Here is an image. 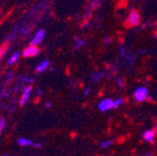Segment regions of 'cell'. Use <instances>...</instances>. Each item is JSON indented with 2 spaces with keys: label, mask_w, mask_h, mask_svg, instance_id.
Masks as SVG:
<instances>
[{
  "label": "cell",
  "mask_w": 157,
  "mask_h": 156,
  "mask_svg": "<svg viewBox=\"0 0 157 156\" xmlns=\"http://www.w3.org/2000/svg\"><path fill=\"white\" fill-rule=\"evenodd\" d=\"M141 21H142V18H141L140 12L137 10H132L125 20L124 25L127 27H135L141 24Z\"/></svg>",
  "instance_id": "6da1fadb"
},
{
  "label": "cell",
  "mask_w": 157,
  "mask_h": 156,
  "mask_svg": "<svg viewBox=\"0 0 157 156\" xmlns=\"http://www.w3.org/2000/svg\"><path fill=\"white\" fill-rule=\"evenodd\" d=\"M133 97L136 100L137 103H143L147 99L148 97V90H147L146 86H140L137 88L136 90L133 93Z\"/></svg>",
  "instance_id": "7a4b0ae2"
},
{
  "label": "cell",
  "mask_w": 157,
  "mask_h": 156,
  "mask_svg": "<svg viewBox=\"0 0 157 156\" xmlns=\"http://www.w3.org/2000/svg\"><path fill=\"white\" fill-rule=\"evenodd\" d=\"M97 108L103 112L109 111V110L113 108V100L111 98H104V99H101V102L98 103Z\"/></svg>",
  "instance_id": "3957f363"
},
{
  "label": "cell",
  "mask_w": 157,
  "mask_h": 156,
  "mask_svg": "<svg viewBox=\"0 0 157 156\" xmlns=\"http://www.w3.org/2000/svg\"><path fill=\"white\" fill-rule=\"evenodd\" d=\"M39 54V48L37 46H32L29 45V47L22 51V56L24 58H31V57H36Z\"/></svg>",
  "instance_id": "277c9868"
},
{
  "label": "cell",
  "mask_w": 157,
  "mask_h": 156,
  "mask_svg": "<svg viewBox=\"0 0 157 156\" xmlns=\"http://www.w3.org/2000/svg\"><path fill=\"white\" fill-rule=\"evenodd\" d=\"M45 35H46V31L45 29H39L37 31V33L34 35V37L31 41V45L32 46H38L45 38Z\"/></svg>",
  "instance_id": "5b68a950"
},
{
  "label": "cell",
  "mask_w": 157,
  "mask_h": 156,
  "mask_svg": "<svg viewBox=\"0 0 157 156\" xmlns=\"http://www.w3.org/2000/svg\"><path fill=\"white\" fill-rule=\"evenodd\" d=\"M32 86L29 85L26 88H23V92H22V95H21V98H20V105L21 106H24L27 102H29V97H31V93H32Z\"/></svg>",
  "instance_id": "8992f818"
},
{
  "label": "cell",
  "mask_w": 157,
  "mask_h": 156,
  "mask_svg": "<svg viewBox=\"0 0 157 156\" xmlns=\"http://www.w3.org/2000/svg\"><path fill=\"white\" fill-rule=\"evenodd\" d=\"M155 135H156V133L154 132V130H146V131L143 132L142 138L147 143H152L155 139Z\"/></svg>",
  "instance_id": "52a82bcc"
},
{
  "label": "cell",
  "mask_w": 157,
  "mask_h": 156,
  "mask_svg": "<svg viewBox=\"0 0 157 156\" xmlns=\"http://www.w3.org/2000/svg\"><path fill=\"white\" fill-rule=\"evenodd\" d=\"M49 64H50V61H49L48 59H45V60H43L42 62H40V64L36 67V72H37V73H43L44 71H46L47 69L49 68Z\"/></svg>",
  "instance_id": "ba28073f"
},
{
  "label": "cell",
  "mask_w": 157,
  "mask_h": 156,
  "mask_svg": "<svg viewBox=\"0 0 157 156\" xmlns=\"http://www.w3.org/2000/svg\"><path fill=\"white\" fill-rule=\"evenodd\" d=\"M17 143L20 146H33L35 142H33L29 139H26V138H20V139L17 140Z\"/></svg>",
  "instance_id": "9c48e42d"
},
{
  "label": "cell",
  "mask_w": 157,
  "mask_h": 156,
  "mask_svg": "<svg viewBox=\"0 0 157 156\" xmlns=\"http://www.w3.org/2000/svg\"><path fill=\"white\" fill-rule=\"evenodd\" d=\"M104 76H105L104 71H96V72H94V73L92 74V82L99 83L104 79Z\"/></svg>",
  "instance_id": "30bf717a"
},
{
  "label": "cell",
  "mask_w": 157,
  "mask_h": 156,
  "mask_svg": "<svg viewBox=\"0 0 157 156\" xmlns=\"http://www.w3.org/2000/svg\"><path fill=\"white\" fill-rule=\"evenodd\" d=\"M19 57H20V53H19V51H15V53H13V54L11 55V57L8 59V66H13V64H14L15 62L17 61Z\"/></svg>",
  "instance_id": "8fae6325"
},
{
  "label": "cell",
  "mask_w": 157,
  "mask_h": 156,
  "mask_svg": "<svg viewBox=\"0 0 157 156\" xmlns=\"http://www.w3.org/2000/svg\"><path fill=\"white\" fill-rule=\"evenodd\" d=\"M86 41L83 38H76L75 44H74V49H81L83 46H85Z\"/></svg>",
  "instance_id": "7c38bea8"
},
{
  "label": "cell",
  "mask_w": 157,
  "mask_h": 156,
  "mask_svg": "<svg viewBox=\"0 0 157 156\" xmlns=\"http://www.w3.org/2000/svg\"><path fill=\"white\" fill-rule=\"evenodd\" d=\"M88 3H90V9L94 11V9H97L98 7H101V1H99V0H92Z\"/></svg>",
  "instance_id": "4fadbf2b"
},
{
  "label": "cell",
  "mask_w": 157,
  "mask_h": 156,
  "mask_svg": "<svg viewBox=\"0 0 157 156\" xmlns=\"http://www.w3.org/2000/svg\"><path fill=\"white\" fill-rule=\"evenodd\" d=\"M123 103H124V98L123 97H120V98H117V99L113 100V108H118V107H120L121 105H122Z\"/></svg>",
  "instance_id": "5bb4252c"
},
{
  "label": "cell",
  "mask_w": 157,
  "mask_h": 156,
  "mask_svg": "<svg viewBox=\"0 0 157 156\" xmlns=\"http://www.w3.org/2000/svg\"><path fill=\"white\" fill-rule=\"evenodd\" d=\"M19 80H20V82H21V83H29V84H31V83L34 82V79L27 78V76H20Z\"/></svg>",
  "instance_id": "9a60e30c"
},
{
  "label": "cell",
  "mask_w": 157,
  "mask_h": 156,
  "mask_svg": "<svg viewBox=\"0 0 157 156\" xmlns=\"http://www.w3.org/2000/svg\"><path fill=\"white\" fill-rule=\"evenodd\" d=\"M111 144H113V141L111 140H105L101 143V147L103 149H108L109 146H111Z\"/></svg>",
  "instance_id": "2e32d148"
},
{
  "label": "cell",
  "mask_w": 157,
  "mask_h": 156,
  "mask_svg": "<svg viewBox=\"0 0 157 156\" xmlns=\"http://www.w3.org/2000/svg\"><path fill=\"white\" fill-rule=\"evenodd\" d=\"M116 83H117V85L119 86V88H124V85H125L124 80H123L122 78H120V76H119V78L116 79Z\"/></svg>",
  "instance_id": "e0dca14e"
},
{
  "label": "cell",
  "mask_w": 157,
  "mask_h": 156,
  "mask_svg": "<svg viewBox=\"0 0 157 156\" xmlns=\"http://www.w3.org/2000/svg\"><path fill=\"white\" fill-rule=\"evenodd\" d=\"M118 71V67L117 66H113V68H110V72H109V74H108V78H111V76H113L116 73H117Z\"/></svg>",
  "instance_id": "ac0fdd59"
},
{
  "label": "cell",
  "mask_w": 157,
  "mask_h": 156,
  "mask_svg": "<svg viewBox=\"0 0 157 156\" xmlns=\"http://www.w3.org/2000/svg\"><path fill=\"white\" fill-rule=\"evenodd\" d=\"M92 13H93V10H91V9H88L87 10V12L84 14V17H83V20H84V22H86L90 18H91V15H92Z\"/></svg>",
  "instance_id": "d6986e66"
},
{
  "label": "cell",
  "mask_w": 157,
  "mask_h": 156,
  "mask_svg": "<svg viewBox=\"0 0 157 156\" xmlns=\"http://www.w3.org/2000/svg\"><path fill=\"white\" fill-rule=\"evenodd\" d=\"M5 128H6V119L2 118V119L0 120V134H1V132L3 131Z\"/></svg>",
  "instance_id": "ffe728a7"
},
{
  "label": "cell",
  "mask_w": 157,
  "mask_h": 156,
  "mask_svg": "<svg viewBox=\"0 0 157 156\" xmlns=\"http://www.w3.org/2000/svg\"><path fill=\"white\" fill-rule=\"evenodd\" d=\"M103 41H104V44H105V45H109V44H111V41H113V39H111L110 36H108V35H107V36L104 37Z\"/></svg>",
  "instance_id": "44dd1931"
},
{
  "label": "cell",
  "mask_w": 157,
  "mask_h": 156,
  "mask_svg": "<svg viewBox=\"0 0 157 156\" xmlns=\"http://www.w3.org/2000/svg\"><path fill=\"white\" fill-rule=\"evenodd\" d=\"M6 53H7V48H6L5 46L0 47V60H1V58H2L3 56H5Z\"/></svg>",
  "instance_id": "7402d4cb"
},
{
  "label": "cell",
  "mask_w": 157,
  "mask_h": 156,
  "mask_svg": "<svg viewBox=\"0 0 157 156\" xmlns=\"http://www.w3.org/2000/svg\"><path fill=\"white\" fill-rule=\"evenodd\" d=\"M91 92H92V88H90V86H87V88H84V91H83V95H84V96H88L90 94H91Z\"/></svg>",
  "instance_id": "603a6c76"
},
{
  "label": "cell",
  "mask_w": 157,
  "mask_h": 156,
  "mask_svg": "<svg viewBox=\"0 0 157 156\" xmlns=\"http://www.w3.org/2000/svg\"><path fill=\"white\" fill-rule=\"evenodd\" d=\"M34 147H36V149H40V147L43 146V144L42 143H39V142H35L34 145H33Z\"/></svg>",
  "instance_id": "cb8c5ba5"
},
{
  "label": "cell",
  "mask_w": 157,
  "mask_h": 156,
  "mask_svg": "<svg viewBox=\"0 0 157 156\" xmlns=\"http://www.w3.org/2000/svg\"><path fill=\"white\" fill-rule=\"evenodd\" d=\"M45 107H47V108H52V103L46 102V103H45Z\"/></svg>",
  "instance_id": "d4e9b609"
},
{
  "label": "cell",
  "mask_w": 157,
  "mask_h": 156,
  "mask_svg": "<svg viewBox=\"0 0 157 156\" xmlns=\"http://www.w3.org/2000/svg\"><path fill=\"white\" fill-rule=\"evenodd\" d=\"M154 155V153L153 152H151V153H146V154H144V155H142V156H153Z\"/></svg>",
  "instance_id": "484cf974"
},
{
  "label": "cell",
  "mask_w": 157,
  "mask_h": 156,
  "mask_svg": "<svg viewBox=\"0 0 157 156\" xmlns=\"http://www.w3.org/2000/svg\"><path fill=\"white\" fill-rule=\"evenodd\" d=\"M155 27H156V29H155V32H154V36L156 37L157 38V24H155Z\"/></svg>",
  "instance_id": "4316f807"
},
{
  "label": "cell",
  "mask_w": 157,
  "mask_h": 156,
  "mask_svg": "<svg viewBox=\"0 0 157 156\" xmlns=\"http://www.w3.org/2000/svg\"><path fill=\"white\" fill-rule=\"evenodd\" d=\"M37 93H38V95H42V93H44V91H42L40 88H38V90H37Z\"/></svg>",
  "instance_id": "83f0119b"
},
{
  "label": "cell",
  "mask_w": 157,
  "mask_h": 156,
  "mask_svg": "<svg viewBox=\"0 0 157 156\" xmlns=\"http://www.w3.org/2000/svg\"><path fill=\"white\" fill-rule=\"evenodd\" d=\"M154 132H155V133H157V122H156V124L154 126Z\"/></svg>",
  "instance_id": "f1b7e54d"
},
{
  "label": "cell",
  "mask_w": 157,
  "mask_h": 156,
  "mask_svg": "<svg viewBox=\"0 0 157 156\" xmlns=\"http://www.w3.org/2000/svg\"><path fill=\"white\" fill-rule=\"evenodd\" d=\"M1 156H8L7 154H3V155H1Z\"/></svg>",
  "instance_id": "f546056e"
}]
</instances>
